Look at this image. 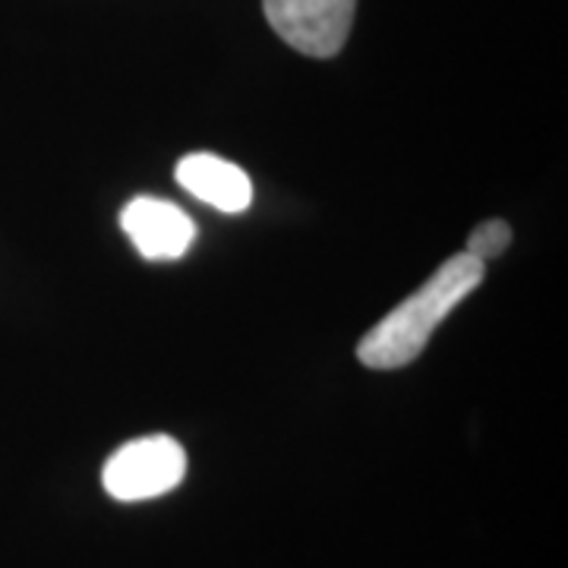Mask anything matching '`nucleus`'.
Masks as SVG:
<instances>
[{
  "label": "nucleus",
  "instance_id": "obj_1",
  "mask_svg": "<svg viewBox=\"0 0 568 568\" xmlns=\"http://www.w3.org/2000/svg\"><path fill=\"white\" fill-rule=\"evenodd\" d=\"M487 275V263L458 253L439 265V272L424 282L407 301L395 306L383 323H376L357 345L361 364L369 369H398L420 357L433 332L446 316L470 297Z\"/></svg>",
  "mask_w": 568,
  "mask_h": 568
},
{
  "label": "nucleus",
  "instance_id": "obj_2",
  "mask_svg": "<svg viewBox=\"0 0 568 568\" xmlns=\"http://www.w3.org/2000/svg\"><path fill=\"white\" fill-rule=\"evenodd\" d=\"M186 474V452L171 436H142L121 446L102 470L108 496L121 503H142L181 487Z\"/></svg>",
  "mask_w": 568,
  "mask_h": 568
},
{
  "label": "nucleus",
  "instance_id": "obj_3",
  "mask_svg": "<svg viewBox=\"0 0 568 568\" xmlns=\"http://www.w3.org/2000/svg\"><path fill=\"white\" fill-rule=\"evenodd\" d=\"M275 36L306 58H335L345 48L357 0H263Z\"/></svg>",
  "mask_w": 568,
  "mask_h": 568
},
{
  "label": "nucleus",
  "instance_id": "obj_4",
  "mask_svg": "<svg viewBox=\"0 0 568 568\" xmlns=\"http://www.w3.org/2000/svg\"><path fill=\"white\" fill-rule=\"evenodd\" d=\"M121 227L133 241V246L140 250L142 260H149V263L181 260L196 241L193 219L174 203L155 200V196H136L123 205Z\"/></svg>",
  "mask_w": 568,
  "mask_h": 568
},
{
  "label": "nucleus",
  "instance_id": "obj_5",
  "mask_svg": "<svg viewBox=\"0 0 568 568\" xmlns=\"http://www.w3.org/2000/svg\"><path fill=\"white\" fill-rule=\"evenodd\" d=\"M174 178L186 193H193L196 200H203L219 212L237 215L253 203V183L244 171L227 159L209 155V152H196L178 162Z\"/></svg>",
  "mask_w": 568,
  "mask_h": 568
},
{
  "label": "nucleus",
  "instance_id": "obj_6",
  "mask_svg": "<svg viewBox=\"0 0 568 568\" xmlns=\"http://www.w3.org/2000/svg\"><path fill=\"white\" fill-rule=\"evenodd\" d=\"M511 244V227L503 219H489V222L477 224L474 231H470V237H467L465 253L467 256H474V260H480V263H489V260H496V256H503Z\"/></svg>",
  "mask_w": 568,
  "mask_h": 568
}]
</instances>
